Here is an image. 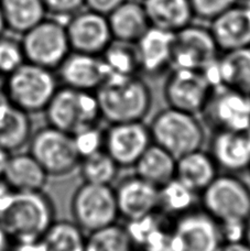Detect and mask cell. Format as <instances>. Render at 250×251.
<instances>
[{
  "mask_svg": "<svg viewBox=\"0 0 250 251\" xmlns=\"http://www.w3.org/2000/svg\"><path fill=\"white\" fill-rule=\"evenodd\" d=\"M101 120L111 124L142 122L152 107V92L138 75L111 73L95 92Z\"/></svg>",
  "mask_w": 250,
  "mask_h": 251,
  "instance_id": "obj_1",
  "label": "cell"
},
{
  "mask_svg": "<svg viewBox=\"0 0 250 251\" xmlns=\"http://www.w3.org/2000/svg\"><path fill=\"white\" fill-rule=\"evenodd\" d=\"M55 221V206L43 191H13L0 207V224L15 244L37 243Z\"/></svg>",
  "mask_w": 250,
  "mask_h": 251,
  "instance_id": "obj_2",
  "label": "cell"
},
{
  "mask_svg": "<svg viewBox=\"0 0 250 251\" xmlns=\"http://www.w3.org/2000/svg\"><path fill=\"white\" fill-rule=\"evenodd\" d=\"M200 207L220 227L245 225L250 216V185L234 173L218 174L200 194Z\"/></svg>",
  "mask_w": 250,
  "mask_h": 251,
  "instance_id": "obj_3",
  "label": "cell"
},
{
  "mask_svg": "<svg viewBox=\"0 0 250 251\" xmlns=\"http://www.w3.org/2000/svg\"><path fill=\"white\" fill-rule=\"evenodd\" d=\"M149 127L151 140L176 160L203 149L206 130L199 116L168 107L153 116Z\"/></svg>",
  "mask_w": 250,
  "mask_h": 251,
  "instance_id": "obj_4",
  "label": "cell"
},
{
  "mask_svg": "<svg viewBox=\"0 0 250 251\" xmlns=\"http://www.w3.org/2000/svg\"><path fill=\"white\" fill-rule=\"evenodd\" d=\"M59 88L54 71L25 62L6 77L4 97L28 114L41 113Z\"/></svg>",
  "mask_w": 250,
  "mask_h": 251,
  "instance_id": "obj_5",
  "label": "cell"
},
{
  "mask_svg": "<svg viewBox=\"0 0 250 251\" xmlns=\"http://www.w3.org/2000/svg\"><path fill=\"white\" fill-rule=\"evenodd\" d=\"M48 125L74 136L95 127L101 120L95 93L59 86L47 108Z\"/></svg>",
  "mask_w": 250,
  "mask_h": 251,
  "instance_id": "obj_6",
  "label": "cell"
},
{
  "mask_svg": "<svg viewBox=\"0 0 250 251\" xmlns=\"http://www.w3.org/2000/svg\"><path fill=\"white\" fill-rule=\"evenodd\" d=\"M70 208L73 222L86 235L119 219L115 190L111 185L83 182L74 191Z\"/></svg>",
  "mask_w": 250,
  "mask_h": 251,
  "instance_id": "obj_7",
  "label": "cell"
},
{
  "mask_svg": "<svg viewBox=\"0 0 250 251\" xmlns=\"http://www.w3.org/2000/svg\"><path fill=\"white\" fill-rule=\"evenodd\" d=\"M25 62L56 71L71 52L65 24L59 18H46L21 35Z\"/></svg>",
  "mask_w": 250,
  "mask_h": 251,
  "instance_id": "obj_8",
  "label": "cell"
},
{
  "mask_svg": "<svg viewBox=\"0 0 250 251\" xmlns=\"http://www.w3.org/2000/svg\"><path fill=\"white\" fill-rule=\"evenodd\" d=\"M28 147L49 176H68L78 169L82 160L73 136L49 125L32 134Z\"/></svg>",
  "mask_w": 250,
  "mask_h": 251,
  "instance_id": "obj_9",
  "label": "cell"
},
{
  "mask_svg": "<svg viewBox=\"0 0 250 251\" xmlns=\"http://www.w3.org/2000/svg\"><path fill=\"white\" fill-rule=\"evenodd\" d=\"M223 243L220 225L200 207L173 219L171 251H218Z\"/></svg>",
  "mask_w": 250,
  "mask_h": 251,
  "instance_id": "obj_10",
  "label": "cell"
},
{
  "mask_svg": "<svg viewBox=\"0 0 250 251\" xmlns=\"http://www.w3.org/2000/svg\"><path fill=\"white\" fill-rule=\"evenodd\" d=\"M213 91L204 72L189 69H171L163 85L168 107L200 116Z\"/></svg>",
  "mask_w": 250,
  "mask_h": 251,
  "instance_id": "obj_11",
  "label": "cell"
},
{
  "mask_svg": "<svg viewBox=\"0 0 250 251\" xmlns=\"http://www.w3.org/2000/svg\"><path fill=\"white\" fill-rule=\"evenodd\" d=\"M220 52L211 30L189 25L174 32L171 69L204 72L216 62Z\"/></svg>",
  "mask_w": 250,
  "mask_h": 251,
  "instance_id": "obj_12",
  "label": "cell"
},
{
  "mask_svg": "<svg viewBox=\"0 0 250 251\" xmlns=\"http://www.w3.org/2000/svg\"><path fill=\"white\" fill-rule=\"evenodd\" d=\"M200 116L213 131L250 128V96L218 85L213 87Z\"/></svg>",
  "mask_w": 250,
  "mask_h": 251,
  "instance_id": "obj_13",
  "label": "cell"
},
{
  "mask_svg": "<svg viewBox=\"0 0 250 251\" xmlns=\"http://www.w3.org/2000/svg\"><path fill=\"white\" fill-rule=\"evenodd\" d=\"M71 51L101 55L113 41L107 16L86 9L74 13L65 22Z\"/></svg>",
  "mask_w": 250,
  "mask_h": 251,
  "instance_id": "obj_14",
  "label": "cell"
},
{
  "mask_svg": "<svg viewBox=\"0 0 250 251\" xmlns=\"http://www.w3.org/2000/svg\"><path fill=\"white\" fill-rule=\"evenodd\" d=\"M151 143L149 127L142 122L111 124L104 129V150L120 168H132Z\"/></svg>",
  "mask_w": 250,
  "mask_h": 251,
  "instance_id": "obj_15",
  "label": "cell"
},
{
  "mask_svg": "<svg viewBox=\"0 0 250 251\" xmlns=\"http://www.w3.org/2000/svg\"><path fill=\"white\" fill-rule=\"evenodd\" d=\"M114 190L119 218L126 223L159 212V188L135 173L122 178Z\"/></svg>",
  "mask_w": 250,
  "mask_h": 251,
  "instance_id": "obj_16",
  "label": "cell"
},
{
  "mask_svg": "<svg viewBox=\"0 0 250 251\" xmlns=\"http://www.w3.org/2000/svg\"><path fill=\"white\" fill-rule=\"evenodd\" d=\"M57 78L64 86L95 93L111 74L101 55L71 51L56 69Z\"/></svg>",
  "mask_w": 250,
  "mask_h": 251,
  "instance_id": "obj_17",
  "label": "cell"
},
{
  "mask_svg": "<svg viewBox=\"0 0 250 251\" xmlns=\"http://www.w3.org/2000/svg\"><path fill=\"white\" fill-rule=\"evenodd\" d=\"M208 151L227 173L245 171L250 164V128L213 131Z\"/></svg>",
  "mask_w": 250,
  "mask_h": 251,
  "instance_id": "obj_18",
  "label": "cell"
},
{
  "mask_svg": "<svg viewBox=\"0 0 250 251\" xmlns=\"http://www.w3.org/2000/svg\"><path fill=\"white\" fill-rule=\"evenodd\" d=\"M209 30L222 52L250 47V4H235L213 19Z\"/></svg>",
  "mask_w": 250,
  "mask_h": 251,
  "instance_id": "obj_19",
  "label": "cell"
},
{
  "mask_svg": "<svg viewBox=\"0 0 250 251\" xmlns=\"http://www.w3.org/2000/svg\"><path fill=\"white\" fill-rule=\"evenodd\" d=\"M204 73L213 87L224 85L250 96V47L224 52Z\"/></svg>",
  "mask_w": 250,
  "mask_h": 251,
  "instance_id": "obj_20",
  "label": "cell"
},
{
  "mask_svg": "<svg viewBox=\"0 0 250 251\" xmlns=\"http://www.w3.org/2000/svg\"><path fill=\"white\" fill-rule=\"evenodd\" d=\"M174 32L150 26L136 42L141 71L158 75L172 67Z\"/></svg>",
  "mask_w": 250,
  "mask_h": 251,
  "instance_id": "obj_21",
  "label": "cell"
},
{
  "mask_svg": "<svg viewBox=\"0 0 250 251\" xmlns=\"http://www.w3.org/2000/svg\"><path fill=\"white\" fill-rule=\"evenodd\" d=\"M1 180L15 192L42 191L49 180L48 173L29 152L9 154Z\"/></svg>",
  "mask_w": 250,
  "mask_h": 251,
  "instance_id": "obj_22",
  "label": "cell"
},
{
  "mask_svg": "<svg viewBox=\"0 0 250 251\" xmlns=\"http://www.w3.org/2000/svg\"><path fill=\"white\" fill-rule=\"evenodd\" d=\"M32 134L30 114L6 98L0 101V148L9 154L16 153L29 145Z\"/></svg>",
  "mask_w": 250,
  "mask_h": 251,
  "instance_id": "obj_23",
  "label": "cell"
},
{
  "mask_svg": "<svg viewBox=\"0 0 250 251\" xmlns=\"http://www.w3.org/2000/svg\"><path fill=\"white\" fill-rule=\"evenodd\" d=\"M107 19L113 39L124 42L136 43L151 26L144 3L138 0L124 1Z\"/></svg>",
  "mask_w": 250,
  "mask_h": 251,
  "instance_id": "obj_24",
  "label": "cell"
},
{
  "mask_svg": "<svg viewBox=\"0 0 250 251\" xmlns=\"http://www.w3.org/2000/svg\"><path fill=\"white\" fill-rule=\"evenodd\" d=\"M218 170L209 151L200 149L176 160L175 178L200 195L220 174Z\"/></svg>",
  "mask_w": 250,
  "mask_h": 251,
  "instance_id": "obj_25",
  "label": "cell"
},
{
  "mask_svg": "<svg viewBox=\"0 0 250 251\" xmlns=\"http://www.w3.org/2000/svg\"><path fill=\"white\" fill-rule=\"evenodd\" d=\"M151 26L176 32L191 25L194 13L190 0H144Z\"/></svg>",
  "mask_w": 250,
  "mask_h": 251,
  "instance_id": "obj_26",
  "label": "cell"
},
{
  "mask_svg": "<svg viewBox=\"0 0 250 251\" xmlns=\"http://www.w3.org/2000/svg\"><path fill=\"white\" fill-rule=\"evenodd\" d=\"M132 168L138 176L161 188L175 178L176 159L152 142Z\"/></svg>",
  "mask_w": 250,
  "mask_h": 251,
  "instance_id": "obj_27",
  "label": "cell"
},
{
  "mask_svg": "<svg viewBox=\"0 0 250 251\" xmlns=\"http://www.w3.org/2000/svg\"><path fill=\"white\" fill-rule=\"evenodd\" d=\"M4 25L9 32L22 35L48 17L42 0H0Z\"/></svg>",
  "mask_w": 250,
  "mask_h": 251,
  "instance_id": "obj_28",
  "label": "cell"
},
{
  "mask_svg": "<svg viewBox=\"0 0 250 251\" xmlns=\"http://www.w3.org/2000/svg\"><path fill=\"white\" fill-rule=\"evenodd\" d=\"M86 234L73 221H55L35 243L37 251H84Z\"/></svg>",
  "mask_w": 250,
  "mask_h": 251,
  "instance_id": "obj_29",
  "label": "cell"
},
{
  "mask_svg": "<svg viewBox=\"0 0 250 251\" xmlns=\"http://www.w3.org/2000/svg\"><path fill=\"white\" fill-rule=\"evenodd\" d=\"M159 210L169 218L175 219L198 208L200 195L176 178L159 188Z\"/></svg>",
  "mask_w": 250,
  "mask_h": 251,
  "instance_id": "obj_30",
  "label": "cell"
},
{
  "mask_svg": "<svg viewBox=\"0 0 250 251\" xmlns=\"http://www.w3.org/2000/svg\"><path fill=\"white\" fill-rule=\"evenodd\" d=\"M84 251H137L126 225L118 223L86 235Z\"/></svg>",
  "mask_w": 250,
  "mask_h": 251,
  "instance_id": "obj_31",
  "label": "cell"
},
{
  "mask_svg": "<svg viewBox=\"0 0 250 251\" xmlns=\"http://www.w3.org/2000/svg\"><path fill=\"white\" fill-rule=\"evenodd\" d=\"M84 182L93 184L111 185L117 178L119 165L102 149L83 158L78 165Z\"/></svg>",
  "mask_w": 250,
  "mask_h": 251,
  "instance_id": "obj_32",
  "label": "cell"
},
{
  "mask_svg": "<svg viewBox=\"0 0 250 251\" xmlns=\"http://www.w3.org/2000/svg\"><path fill=\"white\" fill-rule=\"evenodd\" d=\"M101 56L114 74L138 75L141 71L136 43L113 40Z\"/></svg>",
  "mask_w": 250,
  "mask_h": 251,
  "instance_id": "obj_33",
  "label": "cell"
},
{
  "mask_svg": "<svg viewBox=\"0 0 250 251\" xmlns=\"http://www.w3.org/2000/svg\"><path fill=\"white\" fill-rule=\"evenodd\" d=\"M25 62L20 39L13 35L2 34L0 37V74L4 77Z\"/></svg>",
  "mask_w": 250,
  "mask_h": 251,
  "instance_id": "obj_34",
  "label": "cell"
},
{
  "mask_svg": "<svg viewBox=\"0 0 250 251\" xmlns=\"http://www.w3.org/2000/svg\"><path fill=\"white\" fill-rule=\"evenodd\" d=\"M73 139L81 159L104 149V129L100 125L74 134Z\"/></svg>",
  "mask_w": 250,
  "mask_h": 251,
  "instance_id": "obj_35",
  "label": "cell"
},
{
  "mask_svg": "<svg viewBox=\"0 0 250 251\" xmlns=\"http://www.w3.org/2000/svg\"><path fill=\"white\" fill-rule=\"evenodd\" d=\"M194 16L212 21L235 6L237 0H190Z\"/></svg>",
  "mask_w": 250,
  "mask_h": 251,
  "instance_id": "obj_36",
  "label": "cell"
},
{
  "mask_svg": "<svg viewBox=\"0 0 250 251\" xmlns=\"http://www.w3.org/2000/svg\"><path fill=\"white\" fill-rule=\"evenodd\" d=\"M48 15L54 18L69 19L74 13L85 8L84 0H42Z\"/></svg>",
  "mask_w": 250,
  "mask_h": 251,
  "instance_id": "obj_37",
  "label": "cell"
},
{
  "mask_svg": "<svg viewBox=\"0 0 250 251\" xmlns=\"http://www.w3.org/2000/svg\"><path fill=\"white\" fill-rule=\"evenodd\" d=\"M124 1L126 0H84L85 7L87 9L104 16H108Z\"/></svg>",
  "mask_w": 250,
  "mask_h": 251,
  "instance_id": "obj_38",
  "label": "cell"
},
{
  "mask_svg": "<svg viewBox=\"0 0 250 251\" xmlns=\"http://www.w3.org/2000/svg\"><path fill=\"white\" fill-rule=\"evenodd\" d=\"M218 251H250V247L244 239L236 241H224Z\"/></svg>",
  "mask_w": 250,
  "mask_h": 251,
  "instance_id": "obj_39",
  "label": "cell"
},
{
  "mask_svg": "<svg viewBox=\"0 0 250 251\" xmlns=\"http://www.w3.org/2000/svg\"><path fill=\"white\" fill-rule=\"evenodd\" d=\"M13 244V240L0 224V251H11Z\"/></svg>",
  "mask_w": 250,
  "mask_h": 251,
  "instance_id": "obj_40",
  "label": "cell"
},
{
  "mask_svg": "<svg viewBox=\"0 0 250 251\" xmlns=\"http://www.w3.org/2000/svg\"><path fill=\"white\" fill-rule=\"evenodd\" d=\"M8 158H9V153H7L6 151L0 148V180L2 178V174L4 171V168H6Z\"/></svg>",
  "mask_w": 250,
  "mask_h": 251,
  "instance_id": "obj_41",
  "label": "cell"
},
{
  "mask_svg": "<svg viewBox=\"0 0 250 251\" xmlns=\"http://www.w3.org/2000/svg\"><path fill=\"white\" fill-rule=\"evenodd\" d=\"M244 240L249 245L250 247V216L245 223V230H244Z\"/></svg>",
  "mask_w": 250,
  "mask_h": 251,
  "instance_id": "obj_42",
  "label": "cell"
},
{
  "mask_svg": "<svg viewBox=\"0 0 250 251\" xmlns=\"http://www.w3.org/2000/svg\"><path fill=\"white\" fill-rule=\"evenodd\" d=\"M4 86H6V77L0 74V101L4 100Z\"/></svg>",
  "mask_w": 250,
  "mask_h": 251,
  "instance_id": "obj_43",
  "label": "cell"
},
{
  "mask_svg": "<svg viewBox=\"0 0 250 251\" xmlns=\"http://www.w3.org/2000/svg\"><path fill=\"white\" fill-rule=\"evenodd\" d=\"M6 31H7L6 25H4L2 11H1V8H0V37H1L2 34H4V32H6Z\"/></svg>",
  "mask_w": 250,
  "mask_h": 251,
  "instance_id": "obj_44",
  "label": "cell"
},
{
  "mask_svg": "<svg viewBox=\"0 0 250 251\" xmlns=\"http://www.w3.org/2000/svg\"><path fill=\"white\" fill-rule=\"evenodd\" d=\"M247 171L249 172V176H250V164H249V167H248V169H247Z\"/></svg>",
  "mask_w": 250,
  "mask_h": 251,
  "instance_id": "obj_45",
  "label": "cell"
},
{
  "mask_svg": "<svg viewBox=\"0 0 250 251\" xmlns=\"http://www.w3.org/2000/svg\"><path fill=\"white\" fill-rule=\"evenodd\" d=\"M138 1H144V0H138Z\"/></svg>",
  "mask_w": 250,
  "mask_h": 251,
  "instance_id": "obj_46",
  "label": "cell"
},
{
  "mask_svg": "<svg viewBox=\"0 0 250 251\" xmlns=\"http://www.w3.org/2000/svg\"><path fill=\"white\" fill-rule=\"evenodd\" d=\"M248 4H250V1H249V2H248Z\"/></svg>",
  "mask_w": 250,
  "mask_h": 251,
  "instance_id": "obj_47",
  "label": "cell"
}]
</instances>
